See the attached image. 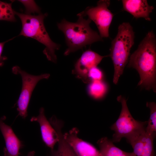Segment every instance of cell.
Returning a JSON list of instances; mask_svg holds the SVG:
<instances>
[{
    "label": "cell",
    "mask_w": 156,
    "mask_h": 156,
    "mask_svg": "<svg viewBox=\"0 0 156 156\" xmlns=\"http://www.w3.org/2000/svg\"><path fill=\"white\" fill-rule=\"evenodd\" d=\"M128 67L135 69L140 80L138 86L156 92V40L153 31H149L130 56Z\"/></svg>",
    "instance_id": "6da1fadb"
},
{
    "label": "cell",
    "mask_w": 156,
    "mask_h": 156,
    "mask_svg": "<svg viewBox=\"0 0 156 156\" xmlns=\"http://www.w3.org/2000/svg\"><path fill=\"white\" fill-rule=\"evenodd\" d=\"M78 16L75 23L63 19L58 23V29L64 34L68 48L64 53L67 55L81 49L86 45L103 40L99 34L92 30L90 25L91 21L81 16Z\"/></svg>",
    "instance_id": "7a4b0ae2"
},
{
    "label": "cell",
    "mask_w": 156,
    "mask_h": 156,
    "mask_svg": "<svg viewBox=\"0 0 156 156\" xmlns=\"http://www.w3.org/2000/svg\"><path fill=\"white\" fill-rule=\"evenodd\" d=\"M14 12L22 23V29L19 35L34 38L44 44L45 47L43 53L47 59L56 63L57 58L55 52L60 49V46L52 41L46 30L44 21L47 14L41 13L33 15Z\"/></svg>",
    "instance_id": "3957f363"
},
{
    "label": "cell",
    "mask_w": 156,
    "mask_h": 156,
    "mask_svg": "<svg viewBox=\"0 0 156 156\" xmlns=\"http://www.w3.org/2000/svg\"><path fill=\"white\" fill-rule=\"evenodd\" d=\"M118 31L116 36L112 42L109 55L114 64L113 82L115 84L118 83L127 64L135 38L133 27L128 22H123L120 24Z\"/></svg>",
    "instance_id": "277c9868"
},
{
    "label": "cell",
    "mask_w": 156,
    "mask_h": 156,
    "mask_svg": "<svg viewBox=\"0 0 156 156\" xmlns=\"http://www.w3.org/2000/svg\"><path fill=\"white\" fill-rule=\"evenodd\" d=\"M117 99L121 103L122 109L118 119L111 127V129L114 132L112 140L113 142L117 143L125 138L129 143L145 132L147 121L141 122L134 119L129 112L124 97L120 95Z\"/></svg>",
    "instance_id": "5b68a950"
},
{
    "label": "cell",
    "mask_w": 156,
    "mask_h": 156,
    "mask_svg": "<svg viewBox=\"0 0 156 156\" xmlns=\"http://www.w3.org/2000/svg\"><path fill=\"white\" fill-rule=\"evenodd\" d=\"M13 73L20 75L22 80L21 92L17 102V110L18 115L23 118L27 116V109L33 91L38 83L43 79H48L50 75L48 73L35 75L28 73L18 66L12 68Z\"/></svg>",
    "instance_id": "8992f818"
},
{
    "label": "cell",
    "mask_w": 156,
    "mask_h": 156,
    "mask_svg": "<svg viewBox=\"0 0 156 156\" xmlns=\"http://www.w3.org/2000/svg\"><path fill=\"white\" fill-rule=\"evenodd\" d=\"M110 4V0H99L96 6L87 7L77 15L83 17L88 16L96 25L99 35L102 38L109 37V27L114 16L108 8Z\"/></svg>",
    "instance_id": "52a82bcc"
},
{
    "label": "cell",
    "mask_w": 156,
    "mask_h": 156,
    "mask_svg": "<svg viewBox=\"0 0 156 156\" xmlns=\"http://www.w3.org/2000/svg\"><path fill=\"white\" fill-rule=\"evenodd\" d=\"M107 56L101 55L89 49L84 51L77 61L72 73L84 83H87L89 70L96 67L103 58Z\"/></svg>",
    "instance_id": "ba28073f"
},
{
    "label": "cell",
    "mask_w": 156,
    "mask_h": 156,
    "mask_svg": "<svg viewBox=\"0 0 156 156\" xmlns=\"http://www.w3.org/2000/svg\"><path fill=\"white\" fill-rule=\"evenodd\" d=\"M79 131L74 127L63 134L65 140L72 147L77 156H101L99 151L90 144L79 138Z\"/></svg>",
    "instance_id": "9c48e42d"
},
{
    "label": "cell",
    "mask_w": 156,
    "mask_h": 156,
    "mask_svg": "<svg viewBox=\"0 0 156 156\" xmlns=\"http://www.w3.org/2000/svg\"><path fill=\"white\" fill-rule=\"evenodd\" d=\"M39 112L37 116L32 117L30 121L39 123L43 142L51 150H53L54 146L58 140L57 134L46 117L43 107L40 108Z\"/></svg>",
    "instance_id": "30bf717a"
},
{
    "label": "cell",
    "mask_w": 156,
    "mask_h": 156,
    "mask_svg": "<svg viewBox=\"0 0 156 156\" xmlns=\"http://www.w3.org/2000/svg\"><path fill=\"white\" fill-rule=\"evenodd\" d=\"M6 118L4 116L0 118V130L6 145V147L3 150L4 156H19L21 143L11 127L4 122Z\"/></svg>",
    "instance_id": "8fae6325"
},
{
    "label": "cell",
    "mask_w": 156,
    "mask_h": 156,
    "mask_svg": "<svg viewBox=\"0 0 156 156\" xmlns=\"http://www.w3.org/2000/svg\"><path fill=\"white\" fill-rule=\"evenodd\" d=\"M122 1L124 10L134 18H142L148 21H151L150 15L154 8L149 5L147 0H123Z\"/></svg>",
    "instance_id": "7c38bea8"
},
{
    "label": "cell",
    "mask_w": 156,
    "mask_h": 156,
    "mask_svg": "<svg viewBox=\"0 0 156 156\" xmlns=\"http://www.w3.org/2000/svg\"><path fill=\"white\" fill-rule=\"evenodd\" d=\"M155 138L145 132L130 142L134 156H155L153 147Z\"/></svg>",
    "instance_id": "4fadbf2b"
},
{
    "label": "cell",
    "mask_w": 156,
    "mask_h": 156,
    "mask_svg": "<svg viewBox=\"0 0 156 156\" xmlns=\"http://www.w3.org/2000/svg\"><path fill=\"white\" fill-rule=\"evenodd\" d=\"M50 123L56 131L58 136L57 149L51 150L50 156H77L72 147L64 139L62 131L63 122L57 118H54Z\"/></svg>",
    "instance_id": "5bb4252c"
},
{
    "label": "cell",
    "mask_w": 156,
    "mask_h": 156,
    "mask_svg": "<svg viewBox=\"0 0 156 156\" xmlns=\"http://www.w3.org/2000/svg\"><path fill=\"white\" fill-rule=\"evenodd\" d=\"M112 140L107 137L99 139L97 142L101 156H134L133 152H127L116 146Z\"/></svg>",
    "instance_id": "9a60e30c"
},
{
    "label": "cell",
    "mask_w": 156,
    "mask_h": 156,
    "mask_svg": "<svg viewBox=\"0 0 156 156\" xmlns=\"http://www.w3.org/2000/svg\"><path fill=\"white\" fill-rule=\"evenodd\" d=\"M146 106L150 109V116L145 129L147 134L155 137L156 132V104L147 102Z\"/></svg>",
    "instance_id": "2e32d148"
},
{
    "label": "cell",
    "mask_w": 156,
    "mask_h": 156,
    "mask_svg": "<svg viewBox=\"0 0 156 156\" xmlns=\"http://www.w3.org/2000/svg\"><path fill=\"white\" fill-rule=\"evenodd\" d=\"M88 92L93 97L98 99L102 97L106 92L107 87L101 80L94 81L90 82Z\"/></svg>",
    "instance_id": "e0dca14e"
},
{
    "label": "cell",
    "mask_w": 156,
    "mask_h": 156,
    "mask_svg": "<svg viewBox=\"0 0 156 156\" xmlns=\"http://www.w3.org/2000/svg\"><path fill=\"white\" fill-rule=\"evenodd\" d=\"M0 1V20L15 22V11L12 8V3Z\"/></svg>",
    "instance_id": "ac0fdd59"
},
{
    "label": "cell",
    "mask_w": 156,
    "mask_h": 156,
    "mask_svg": "<svg viewBox=\"0 0 156 156\" xmlns=\"http://www.w3.org/2000/svg\"><path fill=\"white\" fill-rule=\"evenodd\" d=\"M23 4L25 8V14L41 13L40 8L34 0H18Z\"/></svg>",
    "instance_id": "d6986e66"
},
{
    "label": "cell",
    "mask_w": 156,
    "mask_h": 156,
    "mask_svg": "<svg viewBox=\"0 0 156 156\" xmlns=\"http://www.w3.org/2000/svg\"><path fill=\"white\" fill-rule=\"evenodd\" d=\"M103 77L102 72L96 67H93L88 71L87 75L88 83L96 80H101Z\"/></svg>",
    "instance_id": "ffe728a7"
},
{
    "label": "cell",
    "mask_w": 156,
    "mask_h": 156,
    "mask_svg": "<svg viewBox=\"0 0 156 156\" xmlns=\"http://www.w3.org/2000/svg\"><path fill=\"white\" fill-rule=\"evenodd\" d=\"M13 38L10 39L4 42H0V67H2L3 66L5 61L7 59V57L6 56L2 55L4 45L5 43L10 40H12Z\"/></svg>",
    "instance_id": "44dd1931"
},
{
    "label": "cell",
    "mask_w": 156,
    "mask_h": 156,
    "mask_svg": "<svg viewBox=\"0 0 156 156\" xmlns=\"http://www.w3.org/2000/svg\"><path fill=\"white\" fill-rule=\"evenodd\" d=\"M35 154V152L34 151H31L28 153L27 156H34Z\"/></svg>",
    "instance_id": "7402d4cb"
}]
</instances>
